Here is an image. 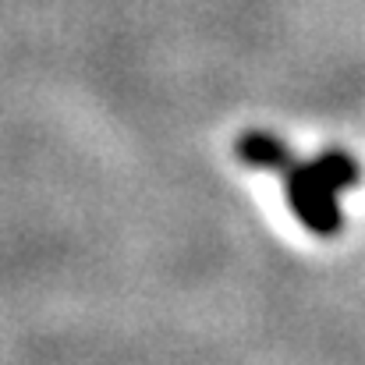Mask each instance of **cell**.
Returning a JSON list of instances; mask_svg holds the SVG:
<instances>
[{
    "mask_svg": "<svg viewBox=\"0 0 365 365\" xmlns=\"http://www.w3.org/2000/svg\"><path fill=\"white\" fill-rule=\"evenodd\" d=\"M344 188L330 167L319 160L305 170H294L291 178V202H294V213L302 217L305 227L319 231V235H334L341 217H337V206H334V192Z\"/></svg>",
    "mask_w": 365,
    "mask_h": 365,
    "instance_id": "6da1fadb",
    "label": "cell"
},
{
    "mask_svg": "<svg viewBox=\"0 0 365 365\" xmlns=\"http://www.w3.org/2000/svg\"><path fill=\"white\" fill-rule=\"evenodd\" d=\"M242 153L252 160V163H266V167H277V163H284V149H280V142H273L269 135H248L242 142Z\"/></svg>",
    "mask_w": 365,
    "mask_h": 365,
    "instance_id": "7a4b0ae2",
    "label": "cell"
}]
</instances>
